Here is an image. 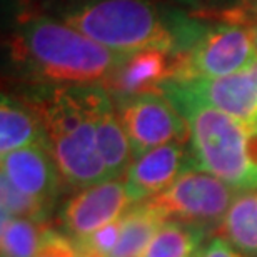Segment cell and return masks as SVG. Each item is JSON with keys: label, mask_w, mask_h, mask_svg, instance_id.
Wrapping results in <instances>:
<instances>
[{"label": "cell", "mask_w": 257, "mask_h": 257, "mask_svg": "<svg viewBox=\"0 0 257 257\" xmlns=\"http://www.w3.org/2000/svg\"><path fill=\"white\" fill-rule=\"evenodd\" d=\"M162 2L172 4V5H176V7L189 10V12H192L195 15H202V14L220 9L219 0H162Z\"/></svg>", "instance_id": "23"}, {"label": "cell", "mask_w": 257, "mask_h": 257, "mask_svg": "<svg viewBox=\"0 0 257 257\" xmlns=\"http://www.w3.org/2000/svg\"><path fill=\"white\" fill-rule=\"evenodd\" d=\"M69 2V0H22V7H29L27 14H35V12H44L50 7H55L59 4ZM25 14V15H27Z\"/></svg>", "instance_id": "24"}, {"label": "cell", "mask_w": 257, "mask_h": 257, "mask_svg": "<svg viewBox=\"0 0 257 257\" xmlns=\"http://www.w3.org/2000/svg\"><path fill=\"white\" fill-rule=\"evenodd\" d=\"M112 100L131 142L134 159L166 144H189L186 119L161 92L117 95Z\"/></svg>", "instance_id": "6"}, {"label": "cell", "mask_w": 257, "mask_h": 257, "mask_svg": "<svg viewBox=\"0 0 257 257\" xmlns=\"http://www.w3.org/2000/svg\"><path fill=\"white\" fill-rule=\"evenodd\" d=\"M164 224L166 220L144 204L134 205L122 217L119 239L109 257H142Z\"/></svg>", "instance_id": "16"}, {"label": "cell", "mask_w": 257, "mask_h": 257, "mask_svg": "<svg viewBox=\"0 0 257 257\" xmlns=\"http://www.w3.org/2000/svg\"><path fill=\"white\" fill-rule=\"evenodd\" d=\"M217 230L239 252L257 257V189L237 192Z\"/></svg>", "instance_id": "15"}, {"label": "cell", "mask_w": 257, "mask_h": 257, "mask_svg": "<svg viewBox=\"0 0 257 257\" xmlns=\"http://www.w3.org/2000/svg\"><path fill=\"white\" fill-rule=\"evenodd\" d=\"M171 82L234 119L245 124L257 122V60L244 70L225 77Z\"/></svg>", "instance_id": "9"}, {"label": "cell", "mask_w": 257, "mask_h": 257, "mask_svg": "<svg viewBox=\"0 0 257 257\" xmlns=\"http://www.w3.org/2000/svg\"><path fill=\"white\" fill-rule=\"evenodd\" d=\"M2 174L20 192L47 204L49 207L57 197L62 181L44 142L30 144L2 156Z\"/></svg>", "instance_id": "13"}, {"label": "cell", "mask_w": 257, "mask_h": 257, "mask_svg": "<svg viewBox=\"0 0 257 257\" xmlns=\"http://www.w3.org/2000/svg\"><path fill=\"white\" fill-rule=\"evenodd\" d=\"M20 97L37 112L64 184L84 189L109 179L84 87H27Z\"/></svg>", "instance_id": "3"}, {"label": "cell", "mask_w": 257, "mask_h": 257, "mask_svg": "<svg viewBox=\"0 0 257 257\" xmlns=\"http://www.w3.org/2000/svg\"><path fill=\"white\" fill-rule=\"evenodd\" d=\"M192 166L191 149L182 142L156 147L137 159L125 174V184L134 202L154 197L166 191Z\"/></svg>", "instance_id": "11"}, {"label": "cell", "mask_w": 257, "mask_h": 257, "mask_svg": "<svg viewBox=\"0 0 257 257\" xmlns=\"http://www.w3.org/2000/svg\"><path fill=\"white\" fill-rule=\"evenodd\" d=\"M44 232L37 220L2 215V257H35Z\"/></svg>", "instance_id": "18"}, {"label": "cell", "mask_w": 257, "mask_h": 257, "mask_svg": "<svg viewBox=\"0 0 257 257\" xmlns=\"http://www.w3.org/2000/svg\"><path fill=\"white\" fill-rule=\"evenodd\" d=\"M257 60V52L244 25L212 22L182 54L181 72L176 80L215 79L244 70Z\"/></svg>", "instance_id": "7"}, {"label": "cell", "mask_w": 257, "mask_h": 257, "mask_svg": "<svg viewBox=\"0 0 257 257\" xmlns=\"http://www.w3.org/2000/svg\"><path fill=\"white\" fill-rule=\"evenodd\" d=\"M207 232L182 222H166L142 257H197Z\"/></svg>", "instance_id": "17"}, {"label": "cell", "mask_w": 257, "mask_h": 257, "mask_svg": "<svg viewBox=\"0 0 257 257\" xmlns=\"http://www.w3.org/2000/svg\"><path fill=\"white\" fill-rule=\"evenodd\" d=\"M5 45L10 69L27 87H105L125 57L45 12L20 17Z\"/></svg>", "instance_id": "1"}, {"label": "cell", "mask_w": 257, "mask_h": 257, "mask_svg": "<svg viewBox=\"0 0 257 257\" xmlns=\"http://www.w3.org/2000/svg\"><path fill=\"white\" fill-rule=\"evenodd\" d=\"M132 202L125 181L107 179L72 195L60 210V224L72 239H85L124 217Z\"/></svg>", "instance_id": "8"}, {"label": "cell", "mask_w": 257, "mask_h": 257, "mask_svg": "<svg viewBox=\"0 0 257 257\" xmlns=\"http://www.w3.org/2000/svg\"><path fill=\"white\" fill-rule=\"evenodd\" d=\"M44 12L124 55L146 49L184 54L209 25L162 0H69Z\"/></svg>", "instance_id": "2"}, {"label": "cell", "mask_w": 257, "mask_h": 257, "mask_svg": "<svg viewBox=\"0 0 257 257\" xmlns=\"http://www.w3.org/2000/svg\"><path fill=\"white\" fill-rule=\"evenodd\" d=\"M237 192L212 174L191 167L169 189L141 204L166 222H182L209 234L219 229Z\"/></svg>", "instance_id": "5"}, {"label": "cell", "mask_w": 257, "mask_h": 257, "mask_svg": "<svg viewBox=\"0 0 257 257\" xmlns=\"http://www.w3.org/2000/svg\"><path fill=\"white\" fill-rule=\"evenodd\" d=\"M197 257H245V254L239 252L222 237H214L204 245Z\"/></svg>", "instance_id": "22"}, {"label": "cell", "mask_w": 257, "mask_h": 257, "mask_svg": "<svg viewBox=\"0 0 257 257\" xmlns=\"http://www.w3.org/2000/svg\"><path fill=\"white\" fill-rule=\"evenodd\" d=\"M199 17H217L220 22H230L239 25H250L257 22V0H247L242 4L229 5V7L214 10V12H207Z\"/></svg>", "instance_id": "21"}, {"label": "cell", "mask_w": 257, "mask_h": 257, "mask_svg": "<svg viewBox=\"0 0 257 257\" xmlns=\"http://www.w3.org/2000/svg\"><path fill=\"white\" fill-rule=\"evenodd\" d=\"M181 64L182 54L161 49L127 54L104 89L112 97L161 92L162 85L177 79Z\"/></svg>", "instance_id": "10"}, {"label": "cell", "mask_w": 257, "mask_h": 257, "mask_svg": "<svg viewBox=\"0 0 257 257\" xmlns=\"http://www.w3.org/2000/svg\"><path fill=\"white\" fill-rule=\"evenodd\" d=\"M161 94L181 112L189 127L192 166L205 171L237 191L257 189L252 174L255 125L245 124L187 94L174 82Z\"/></svg>", "instance_id": "4"}, {"label": "cell", "mask_w": 257, "mask_h": 257, "mask_svg": "<svg viewBox=\"0 0 257 257\" xmlns=\"http://www.w3.org/2000/svg\"><path fill=\"white\" fill-rule=\"evenodd\" d=\"M0 191H2L0 192L2 194V215L12 219H30L37 222L47 215V204L20 192L4 174L0 179Z\"/></svg>", "instance_id": "19"}, {"label": "cell", "mask_w": 257, "mask_h": 257, "mask_svg": "<svg viewBox=\"0 0 257 257\" xmlns=\"http://www.w3.org/2000/svg\"><path fill=\"white\" fill-rule=\"evenodd\" d=\"M242 2H247V0H227V5H225V7H229V5H235V4H242Z\"/></svg>", "instance_id": "26"}, {"label": "cell", "mask_w": 257, "mask_h": 257, "mask_svg": "<svg viewBox=\"0 0 257 257\" xmlns=\"http://www.w3.org/2000/svg\"><path fill=\"white\" fill-rule=\"evenodd\" d=\"M249 30V35H250V40H252V44H254V49H255V52H257V22L255 24H250V25H245Z\"/></svg>", "instance_id": "25"}, {"label": "cell", "mask_w": 257, "mask_h": 257, "mask_svg": "<svg viewBox=\"0 0 257 257\" xmlns=\"http://www.w3.org/2000/svg\"><path fill=\"white\" fill-rule=\"evenodd\" d=\"M35 142H44L37 112L20 95L4 92L0 102V154L7 156Z\"/></svg>", "instance_id": "14"}, {"label": "cell", "mask_w": 257, "mask_h": 257, "mask_svg": "<svg viewBox=\"0 0 257 257\" xmlns=\"http://www.w3.org/2000/svg\"><path fill=\"white\" fill-rule=\"evenodd\" d=\"M35 257H82V252L77 240L70 235L60 234L54 229H45Z\"/></svg>", "instance_id": "20"}, {"label": "cell", "mask_w": 257, "mask_h": 257, "mask_svg": "<svg viewBox=\"0 0 257 257\" xmlns=\"http://www.w3.org/2000/svg\"><path fill=\"white\" fill-rule=\"evenodd\" d=\"M87 105L95 125L97 147L104 161L107 177H124L134 162L128 137L117 115L114 100L102 85L84 87Z\"/></svg>", "instance_id": "12"}]
</instances>
